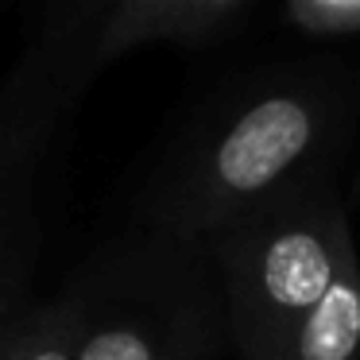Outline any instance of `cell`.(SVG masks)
Masks as SVG:
<instances>
[{"label":"cell","instance_id":"cell-10","mask_svg":"<svg viewBox=\"0 0 360 360\" xmlns=\"http://www.w3.org/2000/svg\"><path fill=\"white\" fill-rule=\"evenodd\" d=\"M352 198H360V171H356V186H352Z\"/></svg>","mask_w":360,"mask_h":360},{"label":"cell","instance_id":"cell-5","mask_svg":"<svg viewBox=\"0 0 360 360\" xmlns=\"http://www.w3.org/2000/svg\"><path fill=\"white\" fill-rule=\"evenodd\" d=\"M256 0H89L97 66H112L136 47L210 51L233 43L256 20Z\"/></svg>","mask_w":360,"mask_h":360},{"label":"cell","instance_id":"cell-1","mask_svg":"<svg viewBox=\"0 0 360 360\" xmlns=\"http://www.w3.org/2000/svg\"><path fill=\"white\" fill-rule=\"evenodd\" d=\"M360 120V74L314 55L240 70L186 112L124 229L210 244L252 210L337 179Z\"/></svg>","mask_w":360,"mask_h":360},{"label":"cell","instance_id":"cell-3","mask_svg":"<svg viewBox=\"0 0 360 360\" xmlns=\"http://www.w3.org/2000/svg\"><path fill=\"white\" fill-rule=\"evenodd\" d=\"M356 248L337 179L290 190L210 240L236 360H275Z\"/></svg>","mask_w":360,"mask_h":360},{"label":"cell","instance_id":"cell-4","mask_svg":"<svg viewBox=\"0 0 360 360\" xmlns=\"http://www.w3.org/2000/svg\"><path fill=\"white\" fill-rule=\"evenodd\" d=\"M101 74L89 0L47 4L0 78V287H27L39 252V194L86 89Z\"/></svg>","mask_w":360,"mask_h":360},{"label":"cell","instance_id":"cell-6","mask_svg":"<svg viewBox=\"0 0 360 360\" xmlns=\"http://www.w3.org/2000/svg\"><path fill=\"white\" fill-rule=\"evenodd\" d=\"M86 337V290L70 275L58 295L27 302L0 326V360H78Z\"/></svg>","mask_w":360,"mask_h":360},{"label":"cell","instance_id":"cell-8","mask_svg":"<svg viewBox=\"0 0 360 360\" xmlns=\"http://www.w3.org/2000/svg\"><path fill=\"white\" fill-rule=\"evenodd\" d=\"M279 20L302 39H360V0H283Z\"/></svg>","mask_w":360,"mask_h":360},{"label":"cell","instance_id":"cell-7","mask_svg":"<svg viewBox=\"0 0 360 360\" xmlns=\"http://www.w3.org/2000/svg\"><path fill=\"white\" fill-rule=\"evenodd\" d=\"M275 360H360V248L341 259L333 287Z\"/></svg>","mask_w":360,"mask_h":360},{"label":"cell","instance_id":"cell-9","mask_svg":"<svg viewBox=\"0 0 360 360\" xmlns=\"http://www.w3.org/2000/svg\"><path fill=\"white\" fill-rule=\"evenodd\" d=\"M27 302H32L27 287H0V326H4V321H8L20 306H27Z\"/></svg>","mask_w":360,"mask_h":360},{"label":"cell","instance_id":"cell-2","mask_svg":"<svg viewBox=\"0 0 360 360\" xmlns=\"http://www.w3.org/2000/svg\"><path fill=\"white\" fill-rule=\"evenodd\" d=\"M74 279L86 290L78 360H221L233 352L210 244L124 229Z\"/></svg>","mask_w":360,"mask_h":360}]
</instances>
